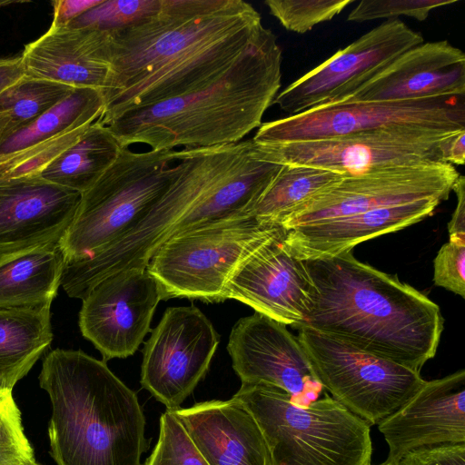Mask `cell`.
I'll list each match as a JSON object with an SVG mask.
<instances>
[{
  "mask_svg": "<svg viewBox=\"0 0 465 465\" xmlns=\"http://www.w3.org/2000/svg\"><path fill=\"white\" fill-rule=\"evenodd\" d=\"M227 351L242 383L277 387L295 405H309L324 390L298 338L286 325L267 316L254 312L238 320Z\"/></svg>",
  "mask_w": 465,
  "mask_h": 465,
  "instance_id": "cell-15",
  "label": "cell"
},
{
  "mask_svg": "<svg viewBox=\"0 0 465 465\" xmlns=\"http://www.w3.org/2000/svg\"><path fill=\"white\" fill-rule=\"evenodd\" d=\"M458 132L397 126L329 139L253 143L280 165L322 168L347 177L444 163L446 141Z\"/></svg>",
  "mask_w": 465,
  "mask_h": 465,
  "instance_id": "cell-9",
  "label": "cell"
},
{
  "mask_svg": "<svg viewBox=\"0 0 465 465\" xmlns=\"http://www.w3.org/2000/svg\"><path fill=\"white\" fill-rule=\"evenodd\" d=\"M354 0H266L270 13L287 30L304 34L331 20Z\"/></svg>",
  "mask_w": 465,
  "mask_h": 465,
  "instance_id": "cell-29",
  "label": "cell"
},
{
  "mask_svg": "<svg viewBox=\"0 0 465 465\" xmlns=\"http://www.w3.org/2000/svg\"><path fill=\"white\" fill-rule=\"evenodd\" d=\"M34 460L12 391L0 389V465H25Z\"/></svg>",
  "mask_w": 465,
  "mask_h": 465,
  "instance_id": "cell-32",
  "label": "cell"
},
{
  "mask_svg": "<svg viewBox=\"0 0 465 465\" xmlns=\"http://www.w3.org/2000/svg\"><path fill=\"white\" fill-rule=\"evenodd\" d=\"M122 148L110 128L96 121L39 177L83 193L114 163Z\"/></svg>",
  "mask_w": 465,
  "mask_h": 465,
  "instance_id": "cell-25",
  "label": "cell"
},
{
  "mask_svg": "<svg viewBox=\"0 0 465 465\" xmlns=\"http://www.w3.org/2000/svg\"><path fill=\"white\" fill-rule=\"evenodd\" d=\"M298 330L297 338L323 389L369 424L391 415L425 382L420 372L407 367L312 329Z\"/></svg>",
  "mask_w": 465,
  "mask_h": 465,
  "instance_id": "cell-8",
  "label": "cell"
},
{
  "mask_svg": "<svg viewBox=\"0 0 465 465\" xmlns=\"http://www.w3.org/2000/svg\"><path fill=\"white\" fill-rule=\"evenodd\" d=\"M285 236L286 230L280 225L259 243L232 273L223 297L295 328L310 309L312 283Z\"/></svg>",
  "mask_w": 465,
  "mask_h": 465,
  "instance_id": "cell-16",
  "label": "cell"
},
{
  "mask_svg": "<svg viewBox=\"0 0 465 465\" xmlns=\"http://www.w3.org/2000/svg\"><path fill=\"white\" fill-rule=\"evenodd\" d=\"M442 201L424 199L384 205L328 222L286 230L285 242L300 260L334 256L431 215Z\"/></svg>",
  "mask_w": 465,
  "mask_h": 465,
  "instance_id": "cell-21",
  "label": "cell"
},
{
  "mask_svg": "<svg viewBox=\"0 0 465 465\" xmlns=\"http://www.w3.org/2000/svg\"><path fill=\"white\" fill-rule=\"evenodd\" d=\"M74 88L26 74L4 91L0 94V143L28 126Z\"/></svg>",
  "mask_w": 465,
  "mask_h": 465,
  "instance_id": "cell-28",
  "label": "cell"
},
{
  "mask_svg": "<svg viewBox=\"0 0 465 465\" xmlns=\"http://www.w3.org/2000/svg\"><path fill=\"white\" fill-rule=\"evenodd\" d=\"M397 465H465V444L422 447L407 452Z\"/></svg>",
  "mask_w": 465,
  "mask_h": 465,
  "instance_id": "cell-35",
  "label": "cell"
},
{
  "mask_svg": "<svg viewBox=\"0 0 465 465\" xmlns=\"http://www.w3.org/2000/svg\"><path fill=\"white\" fill-rule=\"evenodd\" d=\"M435 285L465 298V239L449 238L433 261Z\"/></svg>",
  "mask_w": 465,
  "mask_h": 465,
  "instance_id": "cell-34",
  "label": "cell"
},
{
  "mask_svg": "<svg viewBox=\"0 0 465 465\" xmlns=\"http://www.w3.org/2000/svg\"><path fill=\"white\" fill-rule=\"evenodd\" d=\"M280 225L238 215L185 231L160 245L146 269L157 281L164 301L223 302L236 267Z\"/></svg>",
  "mask_w": 465,
  "mask_h": 465,
  "instance_id": "cell-7",
  "label": "cell"
},
{
  "mask_svg": "<svg viewBox=\"0 0 465 465\" xmlns=\"http://www.w3.org/2000/svg\"><path fill=\"white\" fill-rule=\"evenodd\" d=\"M282 49L262 27L256 38L216 80L178 97L132 110L107 125L120 145L153 151L236 143L259 128L279 93Z\"/></svg>",
  "mask_w": 465,
  "mask_h": 465,
  "instance_id": "cell-3",
  "label": "cell"
},
{
  "mask_svg": "<svg viewBox=\"0 0 465 465\" xmlns=\"http://www.w3.org/2000/svg\"><path fill=\"white\" fill-rule=\"evenodd\" d=\"M51 307H0V389L11 390L53 341Z\"/></svg>",
  "mask_w": 465,
  "mask_h": 465,
  "instance_id": "cell-24",
  "label": "cell"
},
{
  "mask_svg": "<svg viewBox=\"0 0 465 465\" xmlns=\"http://www.w3.org/2000/svg\"><path fill=\"white\" fill-rule=\"evenodd\" d=\"M262 26L257 10L242 0H161L153 13L104 31L110 74L97 121L105 125L126 112L204 87Z\"/></svg>",
  "mask_w": 465,
  "mask_h": 465,
  "instance_id": "cell-1",
  "label": "cell"
},
{
  "mask_svg": "<svg viewBox=\"0 0 465 465\" xmlns=\"http://www.w3.org/2000/svg\"><path fill=\"white\" fill-rule=\"evenodd\" d=\"M171 411L208 465H270L256 420L234 397Z\"/></svg>",
  "mask_w": 465,
  "mask_h": 465,
  "instance_id": "cell-20",
  "label": "cell"
},
{
  "mask_svg": "<svg viewBox=\"0 0 465 465\" xmlns=\"http://www.w3.org/2000/svg\"><path fill=\"white\" fill-rule=\"evenodd\" d=\"M26 75L21 54L0 56V94Z\"/></svg>",
  "mask_w": 465,
  "mask_h": 465,
  "instance_id": "cell-38",
  "label": "cell"
},
{
  "mask_svg": "<svg viewBox=\"0 0 465 465\" xmlns=\"http://www.w3.org/2000/svg\"><path fill=\"white\" fill-rule=\"evenodd\" d=\"M103 0H56L53 2L54 18L51 28H64L69 25L89 9Z\"/></svg>",
  "mask_w": 465,
  "mask_h": 465,
  "instance_id": "cell-36",
  "label": "cell"
},
{
  "mask_svg": "<svg viewBox=\"0 0 465 465\" xmlns=\"http://www.w3.org/2000/svg\"><path fill=\"white\" fill-rule=\"evenodd\" d=\"M39 383L52 406L48 437L56 465H142L143 412L135 392L104 361L53 350Z\"/></svg>",
  "mask_w": 465,
  "mask_h": 465,
  "instance_id": "cell-4",
  "label": "cell"
},
{
  "mask_svg": "<svg viewBox=\"0 0 465 465\" xmlns=\"http://www.w3.org/2000/svg\"><path fill=\"white\" fill-rule=\"evenodd\" d=\"M65 264L63 248L50 243L0 259V307H51Z\"/></svg>",
  "mask_w": 465,
  "mask_h": 465,
  "instance_id": "cell-23",
  "label": "cell"
},
{
  "mask_svg": "<svg viewBox=\"0 0 465 465\" xmlns=\"http://www.w3.org/2000/svg\"><path fill=\"white\" fill-rule=\"evenodd\" d=\"M380 465H397V464H393V463H391V462H388V461H385Z\"/></svg>",
  "mask_w": 465,
  "mask_h": 465,
  "instance_id": "cell-42",
  "label": "cell"
},
{
  "mask_svg": "<svg viewBox=\"0 0 465 465\" xmlns=\"http://www.w3.org/2000/svg\"><path fill=\"white\" fill-rule=\"evenodd\" d=\"M343 177L322 168L282 165L248 215L263 223L282 224L298 207Z\"/></svg>",
  "mask_w": 465,
  "mask_h": 465,
  "instance_id": "cell-27",
  "label": "cell"
},
{
  "mask_svg": "<svg viewBox=\"0 0 465 465\" xmlns=\"http://www.w3.org/2000/svg\"><path fill=\"white\" fill-rule=\"evenodd\" d=\"M175 150L122 148L114 163L85 192L60 242L65 262L104 249L131 231L175 176Z\"/></svg>",
  "mask_w": 465,
  "mask_h": 465,
  "instance_id": "cell-6",
  "label": "cell"
},
{
  "mask_svg": "<svg viewBox=\"0 0 465 465\" xmlns=\"http://www.w3.org/2000/svg\"><path fill=\"white\" fill-rule=\"evenodd\" d=\"M162 300L160 286L146 267L111 274L82 300L81 332L104 361L127 358L149 332L154 310Z\"/></svg>",
  "mask_w": 465,
  "mask_h": 465,
  "instance_id": "cell-14",
  "label": "cell"
},
{
  "mask_svg": "<svg viewBox=\"0 0 465 465\" xmlns=\"http://www.w3.org/2000/svg\"><path fill=\"white\" fill-rule=\"evenodd\" d=\"M459 174L450 163H433L343 177L298 207L281 225L289 230L384 205L424 199L445 201Z\"/></svg>",
  "mask_w": 465,
  "mask_h": 465,
  "instance_id": "cell-13",
  "label": "cell"
},
{
  "mask_svg": "<svg viewBox=\"0 0 465 465\" xmlns=\"http://www.w3.org/2000/svg\"><path fill=\"white\" fill-rule=\"evenodd\" d=\"M159 438L144 465H208L171 411L160 417Z\"/></svg>",
  "mask_w": 465,
  "mask_h": 465,
  "instance_id": "cell-31",
  "label": "cell"
},
{
  "mask_svg": "<svg viewBox=\"0 0 465 465\" xmlns=\"http://www.w3.org/2000/svg\"><path fill=\"white\" fill-rule=\"evenodd\" d=\"M25 465H40L39 463L36 462V460H34L32 462H29L27 464H25Z\"/></svg>",
  "mask_w": 465,
  "mask_h": 465,
  "instance_id": "cell-41",
  "label": "cell"
},
{
  "mask_svg": "<svg viewBox=\"0 0 465 465\" xmlns=\"http://www.w3.org/2000/svg\"><path fill=\"white\" fill-rule=\"evenodd\" d=\"M24 3L23 1H0V7L6 6L12 4H21Z\"/></svg>",
  "mask_w": 465,
  "mask_h": 465,
  "instance_id": "cell-40",
  "label": "cell"
},
{
  "mask_svg": "<svg viewBox=\"0 0 465 465\" xmlns=\"http://www.w3.org/2000/svg\"><path fill=\"white\" fill-rule=\"evenodd\" d=\"M103 47L102 30L49 27L21 56L29 76L103 92L110 74Z\"/></svg>",
  "mask_w": 465,
  "mask_h": 465,
  "instance_id": "cell-22",
  "label": "cell"
},
{
  "mask_svg": "<svg viewBox=\"0 0 465 465\" xmlns=\"http://www.w3.org/2000/svg\"><path fill=\"white\" fill-rule=\"evenodd\" d=\"M397 126L465 130L464 96L324 104L262 124L252 140L257 144L312 141Z\"/></svg>",
  "mask_w": 465,
  "mask_h": 465,
  "instance_id": "cell-10",
  "label": "cell"
},
{
  "mask_svg": "<svg viewBox=\"0 0 465 465\" xmlns=\"http://www.w3.org/2000/svg\"><path fill=\"white\" fill-rule=\"evenodd\" d=\"M458 0H362L348 15V21L367 22L375 19H395L400 15L424 21L438 7L456 3Z\"/></svg>",
  "mask_w": 465,
  "mask_h": 465,
  "instance_id": "cell-33",
  "label": "cell"
},
{
  "mask_svg": "<svg viewBox=\"0 0 465 465\" xmlns=\"http://www.w3.org/2000/svg\"><path fill=\"white\" fill-rule=\"evenodd\" d=\"M378 429L389 446L386 461L393 464L415 449L465 443V371L425 381Z\"/></svg>",
  "mask_w": 465,
  "mask_h": 465,
  "instance_id": "cell-17",
  "label": "cell"
},
{
  "mask_svg": "<svg viewBox=\"0 0 465 465\" xmlns=\"http://www.w3.org/2000/svg\"><path fill=\"white\" fill-rule=\"evenodd\" d=\"M160 4L161 0H103L66 27L115 30L153 13Z\"/></svg>",
  "mask_w": 465,
  "mask_h": 465,
  "instance_id": "cell-30",
  "label": "cell"
},
{
  "mask_svg": "<svg viewBox=\"0 0 465 465\" xmlns=\"http://www.w3.org/2000/svg\"><path fill=\"white\" fill-rule=\"evenodd\" d=\"M81 193L39 176L0 181V259L58 243L66 233Z\"/></svg>",
  "mask_w": 465,
  "mask_h": 465,
  "instance_id": "cell-18",
  "label": "cell"
},
{
  "mask_svg": "<svg viewBox=\"0 0 465 465\" xmlns=\"http://www.w3.org/2000/svg\"><path fill=\"white\" fill-rule=\"evenodd\" d=\"M423 41L420 33L402 21L387 20L289 84L272 104L293 115L343 102L399 55Z\"/></svg>",
  "mask_w": 465,
  "mask_h": 465,
  "instance_id": "cell-11",
  "label": "cell"
},
{
  "mask_svg": "<svg viewBox=\"0 0 465 465\" xmlns=\"http://www.w3.org/2000/svg\"><path fill=\"white\" fill-rule=\"evenodd\" d=\"M465 130L450 135L444 147V163L462 165L465 161Z\"/></svg>",
  "mask_w": 465,
  "mask_h": 465,
  "instance_id": "cell-39",
  "label": "cell"
},
{
  "mask_svg": "<svg viewBox=\"0 0 465 465\" xmlns=\"http://www.w3.org/2000/svg\"><path fill=\"white\" fill-rule=\"evenodd\" d=\"M312 283L307 327L417 372L432 359L444 319L440 307L397 275L351 251L302 260Z\"/></svg>",
  "mask_w": 465,
  "mask_h": 465,
  "instance_id": "cell-2",
  "label": "cell"
},
{
  "mask_svg": "<svg viewBox=\"0 0 465 465\" xmlns=\"http://www.w3.org/2000/svg\"><path fill=\"white\" fill-rule=\"evenodd\" d=\"M464 94L465 54L442 40L405 51L343 102H398Z\"/></svg>",
  "mask_w": 465,
  "mask_h": 465,
  "instance_id": "cell-19",
  "label": "cell"
},
{
  "mask_svg": "<svg viewBox=\"0 0 465 465\" xmlns=\"http://www.w3.org/2000/svg\"><path fill=\"white\" fill-rule=\"evenodd\" d=\"M103 92L74 88L28 126L0 143V161L72 130L90 125L103 114Z\"/></svg>",
  "mask_w": 465,
  "mask_h": 465,
  "instance_id": "cell-26",
  "label": "cell"
},
{
  "mask_svg": "<svg viewBox=\"0 0 465 465\" xmlns=\"http://www.w3.org/2000/svg\"><path fill=\"white\" fill-rule=\"evenodd\" d=\"M220 336L194 305L169 307L143 348L141 384L168 411L205 376Z\"/></svg>",
  "mask_w": 465,
  "mask_h": 465,
  "instance_id": "cell-12",
  "label": "cell"
},
{
  "mask_svg": "<svg viewBox=\"0 0 465 465\" xmlns=\"http://www.w3.org/2000/svg\"><path fill=\"white\" fill-rule=\"evenodd\" d=\"M452 191L457 196V205L448 223L449 238L465 239V177L460 173L453 183Z\"/></svg>",
  "mask_w": 465,
  "mask_h": 465,
  "instance_id": "cell-37",
  "label": "cell"
},
{
  "mask_svg": "<svg viewBox=\"0 0 465 465\" xmlns=\"http://www.w3.org/2000/svg\"><path fill=\"white\" fill-rule=\"evenodd\" d=\"M233 397L256 420L270 465H371L370 424L327 393L299 406L277 387L242 383Z\"/></svg>",
  "mask_w": 465,
  "mask_h": 465,
  "instance_id": "cell-5",
  "label": "cell"
}]
</instances>
